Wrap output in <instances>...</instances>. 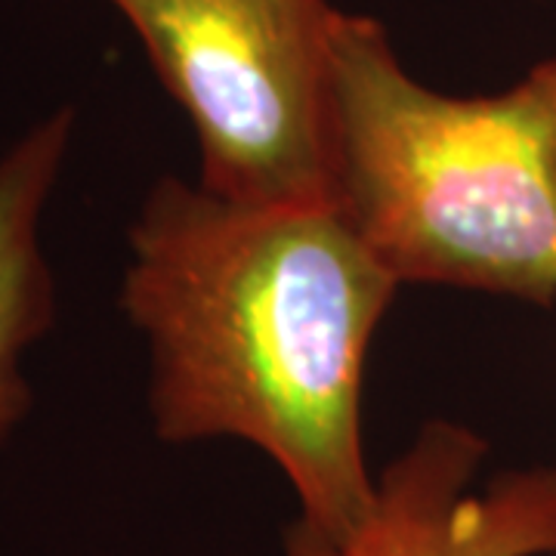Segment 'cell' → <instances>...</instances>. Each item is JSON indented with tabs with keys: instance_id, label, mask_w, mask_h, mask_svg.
I'll return each mask as SVG.
<instances>
[{
	"instance_id": "1",
	"label": "cell",
	"mask_w": 556,
	"mask_h": 556,
	"mask_svg": "<svg viewBox=\"0 0 556 556\" xmlns=\"http://www.w3.org/2000/svg\"><path fill=\"white\" fill-rule=\"evenodd\" d=\"M399 288L328 201L248 204L164 174L127 229L118 288L146 346L152 433L257 445L300 519L356 529L378 485L362 380Z\"/></svg>"
},
{
	"instance_id": "2",
	"label": "cell",
	"mask_w": 556,
	"mask_h": 556,
	"mask_svg": "<svg viewBox=\"0 0 556 556\" xmlns=\"http://www.w3.org/2000/svg\"><path fill=\"white\" fill-rule=\"evenodd\" d=\"M328 201L399 285L556 303V56L457 97L417 80L380 20L338 10Z\"/></svg>"
},
{
	"instance_id": "3",
	"label": "cell",
	"mask_w": 556,
	"mask_h": 556,
	"mask_svg": "<svg viewBox=\"0 0 556 556\" xmlns=\"http://www.w3.org/2000/svg\"><path fill=\"white\" fill-rule=\"evenodd\" d=\"M199 146V186L328 201V0H109ZM331 204V201H328Z\"/></svg>"
},
{
	"instance_id": "4",
	"label": "cell",
	"mask_w": 556,
	"mask_h": 556,
	"mask_svg": "<svg viewBox=\"0 0 556 556\" xmlns=\"http://www.w3.org/2000/svg\"><path fill=\"white\" fill-rule=\"evenodd\" d=\"M489 439L430 417L378 473L356 529L328 535L294 519L281 556H556V467L501 470L477 485Z\"/></svg>"
},
{
	"instance_id": "5",
	"label": "cell",
	"mask_w": 556,
	"mask_h": 556,
	"mask_svg": "<svg viewBox=\"0 0 556 556\" xmlns=\"http://www.w3.org/2000/svg\"><path fill=\"white\" fill-rule=\"evenodd\" d=\"M75 130V105H60L0 152V445L35 408L25 356L60 316L56 276L43 254L40 229Z\"/></svg>"
}]
</instances>
